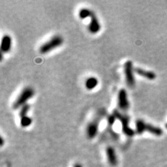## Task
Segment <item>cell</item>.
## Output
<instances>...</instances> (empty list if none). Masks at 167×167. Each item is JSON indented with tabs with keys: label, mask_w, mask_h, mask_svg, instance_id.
Instances as JSON below:
<instances>
[{
	"label": "cell",
	"mask_w": 167,
	"mask_h": 167,
	"mask_svg": "<svg viewBox=\"0 0 167 167\" xmlns=\"http://www.w3.org/2000/svg\"><path fill=\"white\" fill-rule=\"evenodd\" d=\"M144 132H148L152 135L159 137L162 135L163 131L158 127L146 123L143 120L139 119L136 121V132L138 135H142Z\"/></svg>",
	"instance_id": "cell-1"
},
{
	"label": "cell",
	"mask_w": 167,
	"mask_h": 167,
	"mask_svg": "<svg viewBox=\"0 0 167 167\" xmlns=\"http://www.w3.org/2000/svg\"><path fill=\"white\" fill-rule=\"evenodd\" d=\"M113 114L114 115L116 119L121 123L122 131L127 137H132L135 135V131L130 127V117L127 115L122 114L118 110H114Z\"/></svg>",
	"instance_id": "cell-2"
},
{
	"label": "cell",
	"mask_w": 167,
	"mask_h": 167,
	"mask_svg": "<svg viewBox=\"0 0 167 167\" xmlns=\"http://www.w3.org/2000/svg\"><path fill=\"white\" fill-rule=\"evenodd\" d=\"M63 39L61 36H59V35L55 36L50 41L42 45L39 49V51L41 54H47L51 52L54 49L60 47L63 44Z\"/></svg>",
	"instance_id": "cell-3"
},
{
	"label": "cell",
	"mask_w": 167,
	"mask_h": 167,
	"mask_svg": "<svg viewBox=\"0 0 167 167\" xmlns=\"http://www.w3.org/2000/svg\"><path fill=\"white\" fill-rule=\"evenodd\" d=\"M34 95V90L30 87H27L21 92V93L17 97L16 100L14 102L13 104V108L14 109H17L18 108L22 107L24 104H26L27 102L29 99Z\"/></svg>",
	"instance_id": "cell-4"
},
{
	"label": "cell",
	"mask_w": 167,
	"mask_h": 167,
	"mask_svg": "<svg viewBox=\"0 0 167 167\" xmlns=\"http://www.w3.org/2000/svg\"><path fill=\"white\" fill-rule=\"evenodd\" d=\"M124 72L125 76V80L128 86L130 87L135 86V78L134 75V68L132 61H128L125 62L124 65Z\"/></svg>",
	"instance_id": "cell-5"
},
{
	"label": "cell",
	"mask_w": 167,
	"mask_h": 167,
	"mask_svg": "<svg viewBox=\"0 0 167 167\" xmlns=\"http://www.w3.org/2000/svg\"><path fill=\"white\" fill-rule=\"evenodd\" d=\"M100 116L94 119L88 123L86 128V135L88 139H92L96 137L97 132H98L99 123H100Z\"/></svg>",
	"instance_id": "cell-6"
},
{
	"label": "cell",
	"mask_w": 167,
	"mask_h": 167,
	"mask_svg": "<svg viewBox=\"0 0 167 167\" xmlns=\"http://www.w3.org/2000/svg\"><path fill=\"white\" fill-rule=\"evenodd\" d=\"M118 105L121 110L126 111L129 109L130 103L128 98V93L124 88H121L118 92Z\"/></svg>",
	"instance_id": "cell-7"
},
{
	"label": "cell",
	"mask_w": 167,
	"mask_h": 167,
	"mask_svg": "<svg viewBox=\"0 0 167 167\" xmlns=\"http://www.w3.org/2000/svg\"><path fill=\"white\" fill-rule=\"evenodd\" d=\"M90 23L88 26V30L90 34H95L98 33L101 29V24L99 22L98 19L95 13H93L92 15L90 16Z\"/></svg>",
	"instance_id": "cell-8"
},
{
	"label": "cell",
	"mask_w": 167,
	"mask_h": 167,
	"mask_svg": "<svg viewBox=\"0 0 167 167\" xmlns=\"http://www.w3.org/2000/svg\"><path fill=\"white\" fill-rule=\"evenodd\" d=\"M12 46V38L8 35H5L1 38V51L3 53H7L10 50Z\"/></svg>",
	"instance_id": "cell-9"
},
{
	"label": "cell",
	"mask_w": 167,
	"mask_h": 167,
	"mask_svg": "<svg viewBox=\"0 0 167 167\" xmlns=\"http://www.w3.org/2000/svg\"><path fill=\"white\" fill-rule=\"evenodd\" d=\"M106 153H107L108 161L110 164V165L114 166H116L118 163V159L114 148L111 147V146L107 147V150H106Z\"/></svg>",
	"instance_id": "cell-10"
},
{
	"label": "cell",
	"mask_w": 167,
	"mask_h": 167,
	"mask_svg": "<svg viewBox=\"0 0 167 167\" xmlns=\"http://www.w3.org/2000/svg\"><path fill=\"white\" fill-rule=\"evenodd\" d=\"M135 72L137 73V75H139L143 77H145L149 80L155 79L157 77L155 73L152 72V71L146 70L139 68H137L135 69Z\"/></svg>",
	"instance_id": "cell-11"
},
{
	"label": "cell",
	"mask_w": 167,
	"mask_h": 167,
	"mask_svg": "<svg viewBox=\"0 0 167 167\" xmlns=\"http://www.w3.org/2000/svg\"><path fill=\"white\" fill-rule=\"evenodd\" d=\"M97 84H98V80L94 77H88L85 82V86L88 90H93L97 86Z\"/></svg>",
	"instance_id": "cell-12"
},
{
	"label": "cell",
	"mask_w": 167,
	"mask_h": 167,
	"mask_svg": "<svg viewBox=\"0 0 167 167\" xmlns=\"http://www.w3.org/2000/svg\"><path fill=\"white\" fill-rule=\"evenodd\" d=\"M93 13V12H92L91 10L88 9V8H84L79 10V16L81 20H84V19L88 18V17H90Z\"/></svg>",
	"instance_id": "cell-13"
},
{
	"label": "cell",
	"mask_w": 167,
	"mask_h": 167,
	"mask_svg": "<svg viewBox=\"0 0 167 167\" xmlns=\"http://www.w3.org/2000/svg\"><path fill=\"white\" fill-rule=\"evenodd\" d=\"M31 123H32V119L28 116L20 118V125L22 128H27L30 126Z\"/></svg>",
	"instance_id": "cell-14"
},
{
	"label": "cell",
	"mask_w": 167,
	"mask_h": 167,
	"mask_svg": "<svg viewBox=\"0 0 167 167\" xmlns=\"http://www.w3.org/2000/svg\"><path fill=\"white\" fill-rule=\"evenodd\" d=\"M29 109H30V106H29V104H24V106H22V107H21V109L20 111V118L25 117V116H27V114H28V112H29Z\"/></svg>",
	"instance_id": "cell-15"
},
{
	"label": "cell",
	"mask_w": 167,
	"mask_h": 167,
	"mask_svg": "<svg viewBox=\"0 0 167 167\" xmlns=\"http://www.w3.org/2000/svg\"><path fill=\"white\" fill-rule=\"evenodd\" d=\"M116 117H115V116L114 114H111L110 116L108 117V124L110 127L113 126V125L114 124L115 121H116Z\"/></svg>",
	"instance_id": "cell-16"
},
{
	"label": "cell",
	"mask_w": 167,
	"mask_h": 167,
	"mask_svg": "<svg viewBox=\"0 0 167 167\" xmlns=\"http://www.w3.org/2000/svg\"><path fill=\"white\" fill-rule=\"evenodd\" d=\"M74 167H82V166L80 164H75Z\"/></svg>",
	"instance_id": "cell-17"
},
{
	"label": "cell",
	"mask_w": 167,
	"mask_h": 167,
	"mask_svg": "<svg viewBox=\"0 0 167 167\" xmlns=\"http://www.w3.org/2000/svg\"><path fill=\"white\" fill-rule=\"evenodd\" d=\"M1 146L3 145V139L2 137L1 138Z\"/></svg>",
	"instance_id": "cell-18"
},
{
	"label": "cell",
	"mask_w": 167,
	"mask_h": 167,
	"mask_svg": "<svg viewBox=\"0 0 167 167\" xmlns=\"http://www.w3.org/2000/svg\"><path fill=\"white\" fill-rule=\"evenodd\" d=\"M165 126H166V128L167 129V124H166V125H165Z\"/></svg>",
	"instance_id": "cell-19"
}]
</instances>
